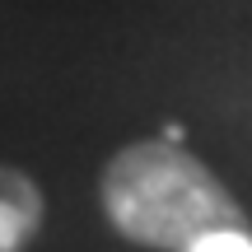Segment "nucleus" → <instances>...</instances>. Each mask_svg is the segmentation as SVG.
Returning <instances> with one entry per match:
<instances>
[{
	"label": "nucleus",
	"instance_id": "nucleus-1",
	"mask_svg": "<svg viewBox=\"0 0 252 252\" xmlns=\"http://www.w3.org/2000/svg\"><path fill=\"white\" fill-rule=\"evenodd\" d=\"M108 224L140 248H187L206 229H248L234 191L182 145L135 140L98 178Z\"/></svg>",
	"mask_w": 252,
	"mask_h": 252
},
{
	"label": "nucleus",
	"instance_id": "nucleus-2",
	"mask_svg": "<svg viewBox=\"0 0 252 252\" xmlns=\"http://www.w3.org/2000/svg\"><path fill=\"white\" fill-rule=\"evenodd\" d=\"M42 187L14 163H0V252H24L42 229Z\"/></svg>",
	"mask_w": 252,
	"mask_h": 252
},
{
	"label": "nucleus",
	"instance_id": "nucleus-3",
	"mask_svg": "<svg viewBox=\"0 0 252 252\" xmlns=\"http://www.w3.org/2000/svg\"><path fill=\"white\" fill-rule=\"evenodd\" d=\"M182 252H252V234L248 229H206Z\"/></svg>",
	"mask_w": 252,
	"mask_h": 252
},
{
	"label": "nucleus",
	"instance_id": "nucleus-4",
	"mask_svg": "<svg viewBox=\"0 0 252 252\" xmlns=\"http://www.w3.org/2000/svg\"><path fill=\"white\" fill-rule=\"evenodd\" d=\"M163 140H173V145H182V126H178V122H168V126H163Z\"/></svg>",
	"mask_w": 252,
	"mask_h": 252
}]
</instances>
